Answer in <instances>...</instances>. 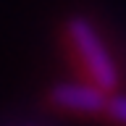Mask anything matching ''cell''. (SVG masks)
Wrapping results in <instances>:
<instances>
[{"instance_id": "6da1fadb", "label": "cell", "mask_w": 126, "mask_h": 126, "mask_svg": "<svg viewBox=\"0 0 126 126\" xmlns=\"http://www.w3.org/2000/svg\"><path fill=\"white\" fill-rule=\"evenodd\" d=\"M66 39L81 71L87 74V84L97 87L100 92H113L118 87V68L94 26L87 18H71L66 24Z\"/></svg>"}, {"instance_id": "7a4b0ae2", "label": "cell", "mask_w": 126, "mask_h": 126, "mask_svg": "<svg viewBox=\"0 0 126 126\" xmlns=\"http://www.w3.org/2000/svg\"><path fill=\"white\" fill-rule=\"evenodd\" d=\"M50 105L76 116H97L105 110V92L92 84H55L50 89Z\"/></svg>"}, {"instance_id": "3957f363", "label": "cell", "mask_w": 126, "mask_h": 126, "mask_svg": "<svg viewBox=\"0 0 126 126\" xmlns=\"http://www.w3.org/2000/svg\"><path fill=\"white\" fill-rule=\"evenodd\" d=\"M102 116L108 118V121H113V124H118V126H126V97H124V94L108 97V100H105Z\"/></svg>"}]
</instances>
